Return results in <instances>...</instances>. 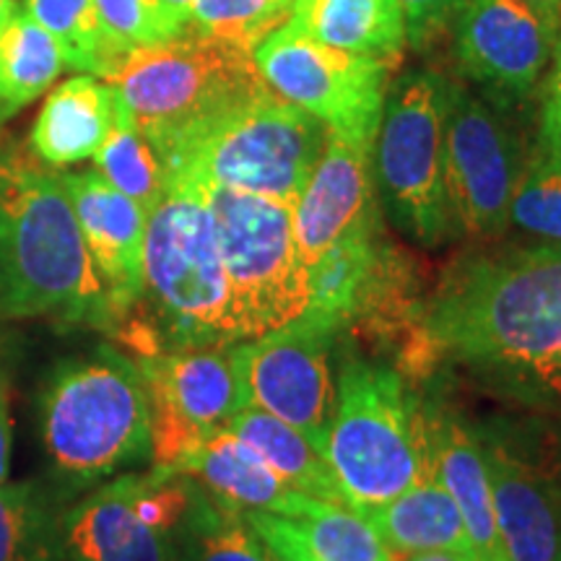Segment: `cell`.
<instances>
[{
    "label": "cell",
    "instance_id": "obj_1",
    "mask_svg": "<svg viewBox=\"0 0 561 561\" xmlns=\"http://www.w3.org/2000/svg\"><path fill=\"white\" fill-rule=\"evenodd\" d=\"M424 331L439 369L520 411L561 416V244L462 252L426 297Z\"/></svg>",
    "mask_w": 561,
    "mask_h": 561
},
{
    "label": "cell",
    "instance_id": "obj_2",
    "mask_svg": "<svg viewBox=\"0 0 561 561\" xmlns=\"http://www.w3.org/2000/svg\"><path fill=\"white\" fill-rule=\"evenodd\" d=\"M0 318L107 331L110 314L60 172L0 138Z\"/></svg>",
    "mask_w": 561,
    "mask_h": 561
},
{
    "label": "cell",
    "instance_id": "obj_3",
    "mask_svg": "<svg viewBox=\"0 0 561 561\" xmlns=\"http://www.w3.org/2000/svg\"><path fill=\"white\" fill-rule=\"evenodd\" d=\"M136 359L240 343L219 237L198 182L174 178L144 237V291L112 331Z\"/></svg>",
    "mask_w": 561,
    "mask_h": 561
},
{
    "label": "cell",
    "instance_id": "obj_4",
    "mask_svg": "<svg viewBox=\"0 0 561 561\" xmlns=\"http://www.w3.org/2000/svg\"><path fill=\"white\" fill-rule=\"evenodd\" d=\"M47 471L62 500L151 460V413L138 362L112 346L68 356L37 398Z\"/></svg>",
    "mask_w": 561,
    "mask_h": 561
},
{
    "label": "cell",
    "instance_id": "obj_5",
    "mask_svg": "<svg viewBox=\"0 0 561 561\" xmlns=\"http://www.w3.org/2000/svg\"><path fill=\"white\" fill-rule=\"evenodd\" d=\"M104 81L164 167L231 112L271 94L250 47L201 34L136 47Z\"/></svg>",
    "mask_w": 561,
    "mask_h": 561
},
{
    "label": "cell",
    "instance_id": "obj_6",
    "mask_svg": "<svg viewBox=\"0 0 561 561\" xmlns=\"http://www.w3.org/2000/svg\"><path fill=\"white\" fill-rule=\"evenodd\" d=\"M322 455L346 507H382L409 491L432 458L421 398L392 367L348 356Z\"/></svg>",
    "mask_w": 561,
    "mask_h": 561
},
{
    "label": "cell",
    "instance_id": "obj_7",
    "mask_svg": "<svg viewBox=\"0 0 561 561\" xmlns=\"http://www.w3.org/2000/svg\"><path fill=\"white\" fill-rule=\"evenodd\" d=\"M447 81L409 70L385 96L371 140V180L382 214L405 240L439 248L453 240L445 191Z\"/></svg>",
    "mask_w": 561,
    "mask_h": 561
},
{
    "label": "cell",
    "instance_id": "obj_8",
    "mask_svg": "<svg viewBox=\"0 0 561 561\" xmlns=\"http://www.w3.org/2000/svg\"><path fill=\"white\" fill-rule=\"evenodd\" d=\"M328 128L280 96L231 112L167 161L170 180L221 185L297 206L322 157Z\"/></svg>",
    "mask_w": 561,
    "mask_h": 561
},
{
    "label": "cell",
    "instance_id": "obj_9",
    "mask_svg": "<svg viewBox=\"0 0 561 561\" xmlns=\"http://www.w3.org/2000/svg\"><path fill=\"white\" fill-rule=\"evenodd\" d=\"M201 191L214 214L240 343L301 318L310 305V276L294 242V208L221 185Z\"/></svg>",
    "mask_w": 561,
    "mask_h": 561
},
{
    "label": "cell",
    "instance_id": "obj_10",
    "mask_svg": "<svg viewBox=\"0 0 561 561\" xmlns=\"http://www.w3.org/2000/svg\"><path fill=\"white\" fill-rule=\"evenodd\" d=\"M195 496L198 483L167 468L91 486L62 504L55 561H174V536Z\"/></svg>",
    "mask_w": 561,
    "mask_h": 561
},
{
    "label": "cell",
    "instance_id": "obj_11",
    "mask_svg": "<svg viewBox=\"0 0 561 561\" xmlns=\"http://www.w3.org/2000/svg\"><path fill=\"white\" fill-rule=\"evenodd\" d=\"M504 561H561V430L543 413L476 424Z\"/></svg>",
    "mask_w": 561,
    "mask_h": 561
},
{
    "label": "cell",
    "instance_id": "obj_12",
    "mask_svg": "<svg viewBox=\"0 0 561 561\" xmlns=\"http://www.w3.org/2000/svg\"><path fill=\"white\" fill-rule=\"evenodd\" d=\"M252 58L280 100L310 112L328 130L375 140L392 62L335 50L289 21L257 42Z\"/></svg>",
    "mask_w": 561,
    "mask_h": 561
},
{
    "label": "cell",
    "instance_id": "obj_13",
    "mask_svg": "<svg viewBox=\"0 0 561 561\" xmlns=\"http://www.w3.org/2000/svg\"><path fill=\"white\" fill-rule=\"evenodd\" d=\"M523 146L504 110L447 81L445 191L453 237L496 242L523 170Z\"/></svg>",
    "mask_w": 561,
    "mask_h": 561
},
{
    "label": "cell",
    "instance_id": "obj_14",
    "mask_svg": "<svg viewBox=\"0 0 561 561\" xmlns=\"http://www.w3.org/2000/svg\"><path fill=\"white\" fill-rule=\"evenodd\" d=\"M138 367L149 396L153 468H174L250 405L234 343L167 351L138 359Z\"/></svg>",
    "mask_w": 561,
    "mask_h": 561
},
{
    "label": "cell",
    "instance_id": "obj_15",
    "mask_svg": "<svg viewBox=\"0 0 561 561\" xmlns=\"http://www.w3.org/2000/svg\"><path fill=\"white\" fill-rule=\"evenodd\" d=\"M335 335L301 314L289 325L234 343L248 403L299 430L320 453L335 411Z\"/></svg>",
    "mask_w": 561,
    "mask_h": 561
},
{
    "label": "cell",
    "instance_id": "obj_16",
    "mask_svg": "<svg viewBox=\"0 0 561 561\" xmlns=\"http://www.w3.org/2000/svg\"><path fill=\"white\" fill-rule=\"evenodd\" d=\"M450 24L460 73L502 110L533 94L561 32L559 19L525 0H460Z\"/></svg>",
    "mask_w": 561,
    "mask_h": 561
},
{
    "label": "cell",
    "instance_id": "obj_17",
    "mask_svg": "<svg viewBox=\"0 0 561 561\" xmlns=\"http://www.w3.org/2000/svg\"><path fill=\"white\" fill-rule=\"evenodd\" d=\"M60 178L100 276L110 314L107 331H115L144 291V237L149 214L115 191L100 172H60Z\"/></svg>",
    "mask_w": 561,
    "mask_h": 561
},
{
    "label": "cell",
    "instance_id": "obj_18",
    "mask_svg": "<svg viewBox=\"0 0 561 561\" xmlns=\"http://www.w3.org/2000/svg\"><path fill=\"white\" fill-rule=\"evenodd\" d=\"M371 144L328 130L325 149L294 206V242L307 276L335 242L375 210Z\"/></svg>",
    "mask_w": 561,
    "mask_h": 561
},
{
    "label": "cell",
    "instance_id": "obj_19",
    "mask_svg": "<svg viewBox=\"0 0 561 561\" xmlns=\"http://www.w3.org/2000/svg\"><path fill=\"white\" fill-rule=\"evenodd\" d=\"M421 413H424V430L434 468H437L442 486L450 491L455 507L460 512L473 559L504 561L494 500H491L486 455H483L476 424L462 416L455 405L442 401V396L421 401Z\"/></svg>",
    "mask_w": 561,
    "mask_h": 561
},
{
    "label": "cell",
    "instance_id": "obj_20",
    "mask_svg": "<svg viewBox=\"0 0 561 561\" xmlns=\"http://www.w3.org/2000/svg\"><path fill=\"white\" fill-rule=\"evenodd\" d=\"M191 476L216 502L234 512H273V515H305L320 500L286 486L265 462L250 450L234 432L219 430L208 434L198 447L174 468Z\"/></svg>",
    "mask_w": 561,
    "mask_h": 561
},
{
    "label": "cell",
    "instance_id": "obj_21",
    "mask_svg": "<svg viewBox=\"0 0 561 561\" xmlns=\"http://www.w3.org/2000/svg\"><path fill=\"white\" fill-rule=\"evenodd\" d=\"M244 520L284 561H392L367 517L320 502L305 515L244 512Z\"/></svg>",
    "mask_w": 561,
    "mask_h": 561
},
{
    "label": "cell",
    "instance_id": "obj_22",
    "mask_svg": "<svg viewBox=\"0 0 561 561\" xmlns=\"http://www.w3.org/2000/svg\"><path fill=\"white\" fill-rule=\"evenodd\" d=\"M117 112V94L107 81L81 73L62 81L42 104L30 136V151L50 167H68L94 157L107 140Z\"/></svg>",
    "mask_w": 561,
    "mask_h": 561
},
{
    "label": "cell",
    "instance_id": "obj_23",
    "mask_svg": "<svg viewBox=\"0 0 561 561\" xmlns=\"http://www.w3.org/2000/svg\"><path fill=\"white\" fill-rule=\"evenodd\" d=\"M359 515L367 517V523L377 530L392 561L421 551H450L473 559L466 525L450 491L442 486L432 458L409 491L382 507Z\"/></svg>",
    "mask_w": 561,
    "mask_h": 561
},
{
    "label": "cell",
    "instance_id": "obj_24",
    "mask_svg": "<svg viewBox=\"0 0 561 561\" xmlns=\"http://www.w3.org/2000/svg\"><path fill=\"white\" fill-rule=\"evenodd\" d=\"M289 24L335 50L388 62L405 45V19L398 0H294Z\"/></svg>",
    "mask_w": 561,
    "mask_h": 561
},
{
    "label": "cell",
    "instance_id": "obj_25",
    "mask_svg": "<svg viewBox=\"0 0 561 561\" xmlns=\"http://www.w3.org/2000/svg\"><path fill=\"white\" fill-rule=\"evenodd\" d=\"M227 430L234 432L286 486L320 502L346 507L325 455L286 421L248 405L229 421Z\"/></svg>",
    "mask_w": 561,
    "mask_h": 561
},
{
    "label": "cell",
    "instance_id": "obj_26",
    "mask_svg": "<svg viewBox=\"0 0 561 561\" xmlns=\"http://www.w3.org/2000/svg\"><path fill=\"white\" fill-rule=\"evenodd\" d=\"M382 237L380 206H377L367 219H362L354 229H348L320 257L318 265L310 271V305H307L305 312L307 318L318 320L320 325L331 328L335 333L346 331Z\"/></svg>",
    "mask_w": 561,
    "mask_h": 561
},
{
    "label": "cell",
    "instance_id": "obj_27",
    "mask_svg": "<svg viewBox=\"0 0 561 561\" xmlns=\"http://www.w3.org/2000/svg\"><path fill=\"white\" fill-rule=\"evenodd\" d=\"M66 70V55L30 13L16 9L0 26V125L45 94Z\"/></svg>",
    "mask_w": 561,
    "mask_h": 561
},
{
    "label": "cell",
    "instance_id": "obj_28",
    "mask_svg": "<svg viewBox=\"0 0 561 561\" xmlns=\"http://www.w3.org/2000/svg\"><path fill=\"white\" fill-rule=\"evenodd\" d=\"M510 224L541 242L561 244V130L541 123L525 153L510 203Z\"/></svg>",
    "mask_w": 561,
    "mask_h": 561
},
{
    "label": "cell",
    "instance_id": "obj_29",
    "mask_svg": "<svg viewBox=\"0 0 561 561\" xmlns=\"http://www.w3.org/2000/svg\"><path fill=\"white\" fill-rule=\"evenodd\" d=\"M174 561H273L271 549L242 512L224 507L198 491L174 536Z\"/></svg>",
    "mask_w": 561,
    "mask_h": 561
},
{
    "label": "cell",
    "instance_id": "obj_30",
    "mask_svg": "<svg viewBox=\"0 0 561 561\" xmlns=\"http://www.w3.org/2000/svg\"><path fill=\"white\" fill-rule=\"evenodd\" d=\"M66 500L42 483H0V561H55Z\"/></svg>",
    "mask_w": 561,
    "mask_h": 561
},
{
    "label": "cell",
    "instance_id": "obj_31",
    "mask_svg": "<svg viewBox=\"0 0 561 561\" xmlns=\"http://www.w3.org/2000/svg\"><path fill=\"white\" fill-rule=\"evenodd\" d=\"M94 172H100L115 191L136 201L146 214H151L170 185V174L159 151L130 123L121 102H117L115 123L107 140L94 153Z\"/></svg>",
    "mask_w": 561,
    "mask_h": 561
},
{
    "label": "cell",
    "instance_id": "obj_32",
    "mask_svg": "<svg viewBox=\"0 0 561 561\" xmlns=\"http://www.w3.org/2000/svg\"><path fill=\"white\" fill-rule=\"evenodd\" d=\"M24 11L53 34L70 70L104 81L125 58L104 37L94 0H24Z\"/></svg>",
    "mask_w": 561,
    "mask_h": 561
},
{
    "label": "cell",
    "instance_id": "obj_33",
    "mask_svg": "<svg viewBox=\"0 0 561 561\" xmlns=\"http://www.w3.org/2000/svg\"><path fill=\"white\" fill-rule=\"evenodd\" d=\"M294 0H191L187 34L255 47L291 19Z\"/></svg>",
    "mask_w": 561,
    "mask_h": 561
},
{
    "label": "cell",
    "instance_id": "obj_34",
    "mask_svg": "<svg viewBox=\"0 0 561 561\" xmlns=\"http://www.w3.org/2000/svg\"><path fill=\"white\" fill-rule=\"evenodd\" d=\"M104 37L121 55L187 34V16L164 0H94Z\"/></svg>",
    "mask_w": 561,
    "mask_h": 561
},
{
    "label": "cell",
    "instance_id": "obj_35",
    "mask_svg": "<svg viewBox=\"0 0 561 561\" xmlns=\"http://www.w3.org/2000/svg\"><path fill=\"white\" fill-rule=\"evenodd\" d=\"M405 19V34L413 45H424L442 26L450 24L460 0H398Z\"/></svg>",
    "mask_w": 561,
    "mask_h": 561
},
{
    "label": "cell",
    "instance_id": "obj_36",
    "mask_svg": "<svg viewBox=\"0 0 561 561\" xmlns=\"http://www.w3.org/2000/svg\"><path fill=\"white\" fill-rule=\"evenodd\" d=\"M16 364L13 335L0 328V483L9 481L11 471V377Z\"/></svg>",
    "mask_w": 561,
    "mask_h": 561
},
{
    "label": "cell",
    "instance_id": "obj_37",
    "mask_svg": "<svg viewBox=\"0 0 561 561\" xmlns=\"http://www.w3.org/2000/svg\"><path fill=\"white\" fill-rule=\"evenodd\" d=\"M541 123L561 130V32L551 55V73H549V81H546Z\"/></svg>",
    "mask_w": 561,
    "mask_h": 561
},
{
    "label": "cell",
    "instance_id": "obj_38",
    "mask_svg": "<svg viewBox=\"0 0 561 561\" xmlns=\"http://www.w3.org/2000/svg\"><path fill=\"white\" fill-rule=\"evenodd\" d=\"M398 561H473V559L458 557V553H450V551H421V553H411V557H403Z\"/></svg>",
    "mask_w": 561,
    "mask_h": 561
},
{
    "label": "cell",
    "instance_id": "obj_39",
    "mask_svg": "<svg viewBox=\"0 0 561 561\" xmlns=\"http://www.w3.org/2000/svg\"><path fill=\"white\" fill-rule=\"evenodd\" d=\"M525 3L536 5V9L551 13L553 19L561 21V0H525Z\"/></svg>",
    "mask_w": 561,
    "mask_h": 561
},
{
    "label": "cell",
    "instance_id": "obj_40",
    "mask_svg": "<svg viewBox=\"0 0 561 561\" xmlns=\"http://www.w3.org/2000/svg\"><path fill=\"white\" fill-rule=\"evenodd\" d=\"M13 11H16V0H0V26L9 21Z\"/></svg>",
    "mask_w": 561,
    "mask_h": 561
},
{
    "label": "cell",
    "instance_id": "obj_41",
    "mask_svg": "<svg viewBox=\"0 0 561 561\" xmlns=\"http://www.w3.org/2000/svg\"><path fill=\"white\" fill-rule=\"evenodd\" d=\"M164 3L178 13H182V16H187V5H191V0H164Z\"/></svg>",
    "mask_w": 561,
    "mask_h": 561
},
{
    "label": "cell",
    "instance_id": "obj_42",
    "mask_svg": "<svg viewBox=\"0 0 561 561\" xmlns=\"http://www.w3.org/2000/svg\"><path fill=\"white\" fill-rule=\"evenodd\" d=\"M271 559H273V561H284L280 557H276V553H273V551H271Z\"/></svg>",
    "mask_w": 561,
    "mask_h": 561
},
{
    "label": "cell",
    "instance_id": "obj_43",
    "mask_svg": "<svg viewBox=\"0 0 561 561\" xmlns=\"http://www.w3.org/2000/svg\"><path fill=\"white\" fill-rule=\"evenodd\" d=\"M559 430H561V421H559Z\"/></svg>",
    "mask_w": 561,
    "mask_h": 561
}]
</instances>
